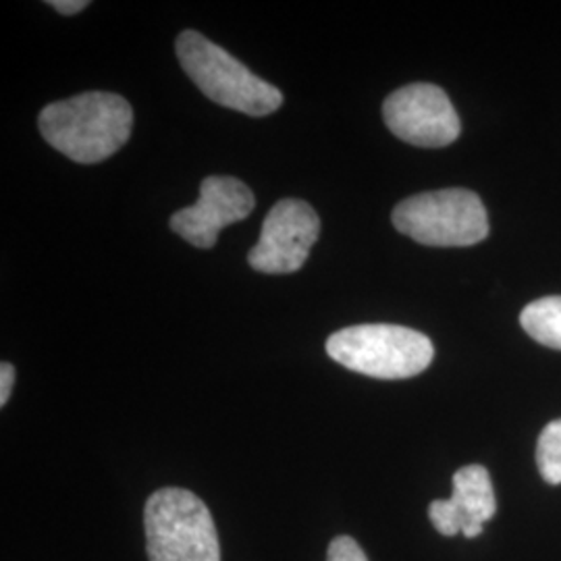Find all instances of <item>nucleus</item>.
<instances>
[{
    "label": "nucleus",
    "instance_id": "nucleus-1",
    "mask_svg": "<svg viewBox=\"0 0 561 561\" xmlns=\"http://www.w3.org/2000/svg\"><path fill=\"white\" fill-rule=\"evenodd\" d=\"M134 111L111 92H85L44 106L38 119L42 138L60 154L81 164L106 161L131 136Z\"/></svg>",
    "mask_w": 561,
    "mask_h": 561
},
{
    "label": "nucleus",
    "instance_id": "nucleus-2",
    "mask_svg": "<svg viewBox=\"0 0 561 561\" xmlns=\"http://www.w3.org/2000/svg\"><path fill=\"white\" fill-rule=\"evenodd\" d=\"M175 50L187 78L201 88L206 99L225 108L250 117H264L283 104L280 90L254 76L225 48L198 32H181Z\"/></svg>",
    "mask_w": 561,
    "mask_h": 561
},
{
    "label": "nucleus",
    "instance_id": "nucleus-3",
    "mask_svg": "<svg viewBox=\"0 0 561 561\" xmlns=\"http://www.w3.org/2000/svg\"><path fill=\"white\" fill-rule=\"evenodd\" d=\"M327 354L341 366L373 379H412L426 370L435 347L421 331L400 324H356L327 341Z\"/></svg>",
    "mask_w": 561,
    "mask_h": 561
},
{
    "label": "nucleus",
    "instance_id": "nucleus-4",
    "mask_svg": "<svg viewBox=\"0 0 561 561\" xmlns=\"http://www.w3.org/2000/svg\"><path fill=\"white\" fill-rule=\"evenodd\" d=\"M150 561H221V545L210 510L185 489L152 493L144 510Z\"/></svg>",
    "mask_w": 561,
    "mask_h": 561
},
{
    "label": "nucleus",
    "instance_id": "nucleus-5",
    "mask_svg": "<svg viewBox=\"0 0 561 561\" xmlns=\"http://www.w3.org/2000/svg\"><path fill=\"white\" fill-rule=\"evenodd\" d=\"M391 221L410 240L433 248H466L489 236L484 204L463 187L424 192L400 202Z\"/></svg>",
    "mask_w": 561,
    "mask_h": 561
},
{
    "label": "nucleus",
    "instance_id": "nucleus-6",
    "mask_svg": "<svg viewBox=\"0 0 561 561\" xmlns=\"http://www.w3.org/2000/svg\"><path fill=\"white\" fill-rule=\"evenodd\" d=\"M382 117L393 136L421 148H443L460 138V117L439 85L410 83L391 92Z\"/></svg>",
    "mask_w": 561,
    "mask_h": 561
},
{
    "label": "nucleus",
    "instance_id": "nucleus-7",
    "mask_svg": "<svg viewBox=\"0 0 561 561\" xmlns=\"http://www.w3.org/2000/svg\"><path fill=\"white\" fill-rule=\"evenodd\" d=\"M319 233L321 219L310 204L294 198L277 202L264 219L261 238L250 250L248 262L264 275L296 273L308 261Z\"/></svg>",
    "mask_w": 561,
    "mask_h": 561
},
{
    "label": "nucleus",
    "instance_id": "nucleus-8",
    "mask_svg": "<svg viewBox=\"0 0 561 561\" xmlns=\"http://www.w3.org/2000/svg\"><path fill=\"white\" fill-rule=\"evenodd\" d=\"M254 204V194L243 181L210 175L202 181L198 202L171 217V229L196 248H213L222 227L243 221Z\"/></svg>",
    "mask_w": 561,
    "mask_h": 561
},
{
    "label": "nucleus",
    "instance_id": "nucleus-9",
    "mask_svg": "<svg viewBox=\"0 0 561 561\" xmlns=\"http://www.w3.org/2000/svg\"><path fill=\"white\" fill-rule=\"evenodd\" d=\"M497 512L493 482L484 466H463L454 474V493L449 500H437L428 507L433 526L445 535L454 537L461 533L474 539L482 533V524L491 520Z\"/></svg>",
    "mask_w": 561,
    "mask_h": 561
},
{
    "label": "nucleus",
    "instance_id": "nucleus-10",
    "mask_svg": "<svg viewBox=\"0 0 561 561\" xmlns=\"http://www.w3.org/2000/svg\"><path fill=\"white\" fill-rule=\"evenodd\" d=\"M522 329L545 347L561 350V296L528 304L520 314Z\"/></svg>",
    "mask_w": 561,
    "mask_h": 561
},
{
    "label": "nucleus",
    "instance_id": "nucleus-11",
    "mask_svg": "<svg viewBox=\"0 0 561 561\" xmlns=\"http://www.w3.org/2000/svg\"><path fill=\"white\" fill-rule=\"evenodd\" d=\"M537 466L542 479L549 484L561 482V419L549 422L542 428L537 445Z\"/></svg>",
    "mask_w": 561,
    "mask_h": 561
},
{
    "label": "nucleus",
    "instance_id": "nucleus-12",
    "mask_svg": "<svg viewBox=\"0 0 561 561\" xmlns=\"http://www.w3.org/2000/svg\"><path fill=\"white\" fill-rule=\"evenodd\" d=\"M327 561H368V558L352 537H337L329 545Z\"/></svg>",
    "mask_w": 561,
    "mask_h": 561
},
{
    "label": "nucleus",
    "instance_id": "nucleus-13",
    "mask_svg": "<svg viewBox=\"0 0 561 561\" xmlns=\"http://www.w3.org/2000/svg\"><path fill=\"white\" fill-rule=\"evenodd\" d=\"M15 382V368L9 362L0 364V405H7V401L11 398V389Z\"/></svg>",
    "mask_w": 561,
    "mask_h": 561
},
{
    "label": "nucleus",
    "instance_id": "nucleus-14",
    "mask_svg": "<svg viewBox=\"0 0 561 561\" xmlns=\"http://www.w3.org/2000/svg\"><path fill=\"white\" fill-rule=\"evenodd\" d=\"M90 2L88 0H55L50 2V7H55L62 15H76L83 11Z\"/></svg>",
    "mask_w": 561,
    "mask_h": 561
}]
</instances>
